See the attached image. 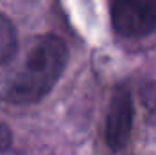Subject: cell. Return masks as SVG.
Masks as SVG:
<instances>
[{
	"instance_id": "obj_1",
	"label": "cell",
	"mask_w": 156,
	"mask_h": 155,
	"mask_svg": "<svg viewBox=\"0 0 156 155\" xmlns=\"http://www.w3.org/2000/svg\"><path fill=\"white\" fill-rule=\"evenodd\" d=\"M67 62L66 44L47 35L35 42L22 68L5 80L2 97L15 104H33L47 95L64 73Z\"/></svg>"
},
{
	"instance_id": "obj_4",
	"label": "cell",
	"mask_w": 156,
	"mask_h": 155,
	"mask_svg": "<svg viewBox=\"0 0 156 155\" xmlns=\"http://www.w3.org/2000/svg\"><path fill=\"white\" fill-rule=\"evenodd\" d=\"M16 51V31L9 18L0 13V66L13 59Z\"/></svg>"
},
{
	"instance_id": "obj_5",
	"label": "cell",
	"mask_w": 156,
	"mask_h": 155,
	"mask_svg": "<svg viewBox=\"0 0 156 155\" xmlns=\"http://www.w3.org/2000/svg\"><path fill=\"white\" fill-rule=\"evenodd\" d=\"M11 148V133L5 124L0 122V155H5Z\"/></svg>"
},
{
	"instance_id": "obj_2",
	"label": "cell",
	"mask_w": 156,
	"mask_h": 155,
	"mask_svg": "<svg viewBox=\"0 0 156 155\" xmlns=\"http://www.w3.org/2000/svg\"><path fill=\"white\" fill-rule=\"evenodd\" d=\"M113 26L123 37H145L156 31V0H115Z\"/></svg>"
},
{
	"instance_id": "obj_3",
	"label": "cell",
	"mask_w": 156,
	"mask_h": 155,
	"mask_svg": "<svg viewBox=\"0 0 156 155\" xmlns=\"http://www.w3.org/2000/svg\"><path fill=\"white\" fill-rule=\"evenodd\" d=\"M133 130V100L125 88H120L115 91L107 119H105V142L111 150H122L131 137Z\"/></svg>"
}]
</instances>
